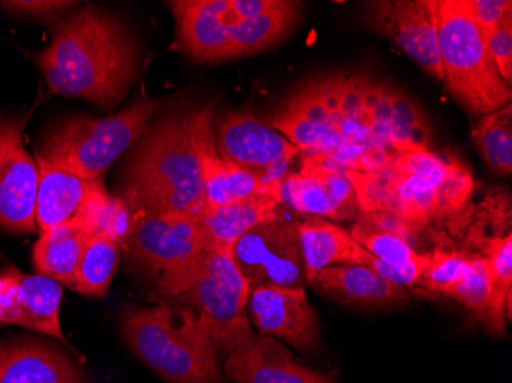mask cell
<instances>
[{
    "label": "cell",
    "instance_id": "obj_1",
    "mask_svg": "<svg viewBox=\"0 0 512 383\" xmlns=\"http://www.w3.org/2000/svg\"><path fill=\"white\" fill-rule=\"evenodd\" d=\"M37 63L53 94L109 108L131 88L140 53L137 40L117 17L88 5L57 25Z\"/></svg>",
    "mask_w": 512,
    "mask_h": 383
},
{
    "label": "cell",
    "instance_id": "obj_2",
    "mask_svg": "<svg viewBox=\"0 0 512 383\" xmlns=\"http://www.w3.org/2000/svg\"><path fill=\"white\" fill-rule=\"evenodd\" d=\"M122 192L131 213L203 217L206 201L192 112L168 115L145 129L123 174Z\"/></svg>",
    "mask_w": 512,
    "mask_h": 383
},
{
    "label": "cell",
    "instance_id": "obj_3",
    "mask_svg": "<svg viewBox=\"0 0 512 383\" xmlns=\"http://www.w3.org/2000/svg\"><path fill=\"white\" fill-rule=\"evenodd\" d=\"M125 341L146 365L171 383H217V345L200 316L186 305L129 307Z\"/></svg>",
    "mask_w": 512,
    "mask_h": 383
},
{
    "label": "cell",
    "instance_id": "obj_4",
    "mask_svg": "<svg viewBox=\"0 0 512 383\" xmlns=\"http://www.w3.org/2000/svg\"><path fill=\"white\" fill-rule=\"evenodd\" d=\"M439 54L444 83L477 117L511 105V85L500 76L467 0H437Z\"/></svg>",
    "mask_w": 512,
    "mask_h": 383
},
{
    "label": "cell",
    "instance_id": "obj_5",
    "mask_svg": "<svg viewBox=\"0 0 512 383\" xmlns=\"http://www.w3.org/2000/svg\"><path fill=\"white\" fill-rule=\"evenodd\" d=\"M160 106V100H140L109 117L69 118L51 129L37 154L83 180H103L111 164L142 137Z\"/></svg>",
    "mask_w": 512,
    "mask_h": 383
},
{
    "label": "cell",
    "instance_id": "obj_6",
    "mask_svg": "<svg viewBox=\"0 0 512 383\" xmlns=\"http://www.w3.org/2000/svg\"><path fill=\"white\" fill-rule=\"evenodd\" d=\"M250 292L232 249L218 247L206 250L188 284L169 301L192 308L217 348L229 354L256 336L247 315Z\"/></svg>",
    "mask_w": 512,
    "mask_h": 383
},
{
    "label": "cell",
    "instance_id": "obj_7",
    "mask_svg": "<svg viewBox=\"0 0 512 383\" xmlns=\"http://www.w3.org/2000/svg\"><path fill=\"white\" fill-rule=\"evenodd\" d=\"M123 250L135 267L155 279L160 295L172 299L188 284L206 253L201 218L132 213Z\"/></svg>",
    "mask_w": 512,
    "mask_h": 383
},
{
    "label": "cell",
    "instance_id": "obj_8",
    "mask_svg": "<svg viewBox=\"0 0 512 383\" xmlns=\"http://www.w3.org/2000/svg\"><path fill=\"white\" fill-rule=\"evenodd\" d=\"M264 123L286 137L304 157L327 158L347 171L368 172L361 155L333 128L315 80L295 89Z\"/></svg>",
    "mask_w": 512,
    "mask_h": 383
},
{
    "label": "cell",
    "instance_id": "obj_9",
    "mask_svg": "<svg viewBox=\"0 0 512 383\" xmlns=\"http://www.w3.org/2000/svg\"><path fill=\"white\" fill-rule=\"evenodd\" d=\"M232 258L250 290L258 287L304 289L306 272L299 246L298 224L283 218L261 224L241 236Z\"/></svg>",
    "mask_w": 512,
    "mask_h": 383
},
{
    "label": "cell",
    "instance_id": "obj_10",
    "mask_svg": "<svg viewBox=\"0 0 512 383\" xmlns=\"http://www.w3.org/2000/svg\"><path fill=\"white\" fill-rule=\"evenodd\" d=\"M214 120L215 140L224 160L267 184L283 181L290 161L299 154L286 137L256 118L250 108L226 112Z\"/></svg>",
    "mask_w": 512,
    "mask_h": 383
},
{
    "label": "cell",
    "instance_id": "obj_11",
    "mask_svg": "<svg viewBox=\"0 0 512 383\" xmlns=\"http://www.w3.org/2000/svg\"><path fill=\"white\" fill-rule=\"evenodd\" d=\"M365 20L407 54L428 76L444 82L439 54L437 0H381L367 5Z\"/></svg>",
    "mask_w": 512,
    "mask_h": 383
},
{
    "label": "cell",
    "instance_id": "obj_12",
    "mask_svg": "<svg viewBox=\"0 0 512 383\" xmlns=\"http://www.w3.org/2000/svg\"><path fill=\"white\" fill-rule=\"evenodd\" d=\"M27 117L0 118V227L14 233L37 232L39 169L23 145Z\"/></svg>",
    "mask_w": 512,
    "mask_h": 383
},
{
    "label": "cell",
    "instance_id": "obj_13",
    "mask_svg": "<svg viewBox=\"0 0 512 383\" xmlns=\"http://www.w3.org/2000/svg\"><path fill=\"white\" fill-rule=\"evenodd\" d=\"M279 201L301 215L333 221L353 220L359 213L345 169L322 157H304L301 169L283 178Z\"/></svg>",
    "mask_w": 512,
    "mask_h": 383
},
{
    "label": "cell",
    "instance_id": "obj_14",
    "mask_svg": "<svg viewBox=\"0 0 512 383\" xmlns=\"http://www.w3.org/2000/svg\"><path fill=\"white\" fill-rule=\"evenodd\" d=\"M215 105L192 112V138L200 161L206 209L270 194L279 198L278 184H267L263 178L221 157L215 140Z\"/></svg>",
    "mask_w": 512,
    "mask_h": 383
},
{
    "label": "cell",
    "instance_id": "obj_15",
    "mask_svg": "<svg viewBox=\"0 0 512 383\" xmlns=\"http://www.w3.org/2000/svg\"><path fill=\"white\" fill-rule=\"evenodd\" d=\"M249 315L263 336L279 338L302 351L315 350L319 324L306 290L258 287L250 292Z\"/></svg>",
    "mask_w": 512,
    "mask_h": 383
},
{
    "label": "cell",
    "instance_id": "obj_16",
    "mask_svg": "<svg viewBox=\"0 0 512 383\" xmlns=\"http://www.w3.org/2000/svg\"><path fill=\"white\" fill-rule=\"evenodd\" d=\"M169 7L184 53L197 62L229 60L232 34L240 20L230 0H177Z\"/></svg>",
    "mask_w": 512,
    "mask_h": 383
},
{
    "label": "cell",
    "instance_id": "obj_17",
    "mask_svg": "<svg viewBox=\"0 0 512 383\" xmlns=\"http://www.w3.org/2000/svg\"><path fill=\"white\" fill-rule=\"evenodd\" d=\"M224 373L237 383H335V373L298 364L283 344L263 334L230 351Z\"/></svg>",
    "mask_w": 512,
    "mask_h": 383
},
{
    "label": "cell",
    "instance_id": "obj_18",
    "mask_svg": "<svg viewBox=\"0 0 512 383\" xmlns=\"http://www.w3.org/2000/svg\"><path fill=\"white\" fill-rule=\"evenodd\" d=\"M36 163L39 169L36 223L37 232L43 233L73 221L82 212L86 200L100 180H83L40 154H36Z\"/></svg>",
    "mask_w": 512,
    "mask_h": 383
},
{
    "label": "cell",
    "instance_id": "obj_19",
    "mask_svg": "<svg viewBox=\"0 0 512 383\" xmlns=\"http://www.w3.org/2000/svg\"><path fill=\"white\" fill-rule=\"evenodd\" d=\"M0 383H85L62 350L42 342L0 345Z\"/></svg>",
    "mask_w": 512,
    "mask_h": 383
},
{
    "label": "cell",
    "instance_id": "obj_20",
    "mask_svg": "<svg viewBox=\"0 0 512 383\" xmlns=\"http://www.w3.org/2000/svg\"><path fill=\"white\" fill-rule=\"evenodd\" d=\"M298 236L307 284H312L324 269L347 264L365 266L370 258V253L356 243L350 232L329 221L312 218L299 223Z\"/></svg>",
    "mask_w": 512,
    "mask_h": 383
},
{
    "label": "cell",
    "instance_id": "obj_21",
    "mask_svg": "<svg viewBox=\"0 0 512 383\" xmlns=\"http://www.w3.org/2000/svg\"><path fill=\"white\" fill-rule=\"evenodd\" d=\"M310 285L324 295L348 305L375 307L407 301L404 289L391 284L375 270L356 264L324 269Z\"/></svg>",
    "mask_w": 512,
    "mask_h": 383
},
{
    "label": "cell",
    "instance_id": "obj_22",
    "mask_svg": "<svg viewBox=\"0 0 512 383\" xmlns=\"http://www.w3.org/2000/svg\"><path fill=\"white\" fill-rule=\"evenodd\" d=\"M279 204L281 201L276 195L264 194L206 209L201 217L204 244L207 249H232L250 230L278 220Z\"/></svg>",
    "mask_w": 512,
    "mask_h": 383
},
{
    "label": "cell",
    "instance_id": "obj_23",
    "mask_svg": "<svg viewBox=\"0 0 512 383\" xmlns=\"http://www.w3.org/2000/svg\"><path fill=\"white\" fill-rule=\"evenodd\" d=\"M91 238L77 220L40 233L33 252V266L37 275L73 289L80 256Z\"/></svg>",
    "mask_w": 512,
    "mask_h": 383
},
{
    "label": "cell",
    "instance_id": "obj_24",
    "mask_svg": "<svg viewBox=\"0 0 512 383\" xmlns=\"http://www.w3.org/2000/svg\"><path fill=\"white\" fill-rule=\"evenodd\" d=\"M62 284L42 275L20 273L16 325L66 342L60 324Z\"/></svg>",
    "mask_w": 512,
    "mask_h": 383
},
{
    "label": "cell",
    "instance_id": "obj_25",
    "mask_svg": "<svg viewBox=\"0 0 512 383\" xmlns=\"http://www.w3.org/2000/svg\"><path fill=\"white\" fill-rule=\"evenodd\" d=\"M301 4L289 2L281 10L252 19H240L235 25L229 59L250 56L266 50L283 39L298 22Z\"/></svg>",
    "mask_w": 512,
    "mask_h": 383
},
{
    "label": "cell",
    "instance_id": "obj_26",
    "mask_svg": "<svg viewBox=\"0 0 512 383\" xmlns=\"http://www.w3.org/2000/svg\"><path fill=\"white\" fill-rule=\"evenodd\" d=\"M388 140L396 155L430 151V125L421 106L393 86L388 89Z\"/></svg>",
    "mask_w": 512,
    "mask_h": 383
},
{
    "label": "cell",
    "instance_id": "obj_27",
    "mask_svg": "<svg viewBox=\"0 0 512 383\" xmlns=\"http://www.w3.org/2000/svg\"><path fill=\"white\" fill-rule=\"evenodd\" d=\"M493 282V313L490 333H505L506 318L512 310V235L493 236L480 243Z\"/></svg>",
    "mask_w": 512,
    "mask_h": 383
},
{
    "label": "cell",
    "instance_id": "obj_28",
    "mask_svg": "<svg viewBox=\"0 0 512 383\" xmlns=\"http://www.w3.org/2000/svg\"><path fill=\"white\" fill-rule=\"evenodd\" d=\"M120 249L108 236H92L80 256L73 290L88 298H105L119 264Z\"/></svg>",
    "mask_w": 512,
    "mask_h": 383
},
{
    "label": "cell",
    "instance_id": "obj_29",
    "mask_svg": "<svg viewBox=\"0 0 512 383\" xmlns=\"http://www.w3.org/2000/svg\"><path fill=\"white\" fill-rule=\"evenodd\" d=\"M473 140L480 155L497 174L509 177L512 172L511 105L479 118Z\"/></svg>",
    "mask_w": 512,
    "mask_h": 383
},
{
    "label": "cell",
    "instance_id": "obj_30",
    "mask_svg": "<svg viewBox=\"0 0 512 383\" xmlns=\"http://www.w3.org/2000/svg\"><path fill=\"white\" fill-rule=\"evenodd\" d=\"M350 235L368 253L388 266L419 273L424 272L425 266H427L428 253H417L411 247L410 241L401 236L373 229L361 221H356Z\"/></svg>",
    "mask_w": 512,
    "mask_h": 383
},
{
    "label": "cell",
    "instance_id": "obj_31",
    "mask_svg": "<svg viewBox=\"0 0 512 383\" xmlns=\"http://www.w3.org/2000/svg\"><path fill=\"white\" fill-rule=\"evenodd\" d=\"M476 261L477 253L434 249L428 253L427 266L417 285L431 295L445 296L451 287L471 275Z\"/></svg>",
    "mask_w": 512,
    "mask_h": 383
},
{
    "label": "cell",
    "instance_id": "obj_32",
    "mask_svg": "<svg viewBox=\"0 0 512 383\" xmlns=\"http://www.w3.org/2000/svg\"><path fill=\"white\" fill-rule=\"evenodd\" d=\"M462 307L467 308L479 321L483 322L486 330L491 328V313H493V282L486 266L485 258L477 253L476 266L471 275L454 285L445 293Z\"/></svg>",
    "mask_w": 512,
    "mask_h": 383
},
{
    "label": "cell",
    "instance_id": "obj_33",
    "mask_svg": "<svg viewBox=\"0 0 512 383\" xmlns=\"http://www.w3.org/2000/svg\"><path fill=\"white\" fill-rule=\"evenodd\" d=\"M474 180L470 169L451 160L448 171L437 186V218L454 217L467 207L473 195Z\"/></svg>",
    "mask_w": 512,
    "mask_h": 383
},
{
    "label": "cell",
    "instance_id": "obj_34",
    "mask_svg": "<svg viewBox=\"0 0 512 383\" xmlns=\"http://www.w3.org/2000/svg\"><path fill=\"white\" fill-rule=\"evenodd\" d=\"M450 163L451 160L434 152H407V154L396 155L388 167L396 174L437 177L448 171Z\"/></svg>",
    "mask_w": 512,
    "mask_h": 383
},
{
    "label": "cell",
    "instance_id": "obj_35",
    "mask_svg": "<svg viewBox=\"0 0 512 383\" xmlns=\"http://www.w3.org/2000/svg\"><path fill=\"white\" fill-rule=\"evenodd\" d=\"M500 76L511 85L512 80V13L500 23L497 30L485 40Z\"/></svg>",
    "mask_w": 512,
    "mask_h": 383
},
{
    "label": "cell",
    "instance_id": "obj_36",
    "mask_svg": "<svg viewBox=\"0 0 512 383\" xmlns=\"http://www.w3.org/2000/svg\"><path fill=\"white\" fill-rule=\"evenodd\" d=\"M467 7L485 40L512 13L511 0H467Z\"/></svg>",
    "mask_w": 512,
    "mask_h": 383
},
{
    "label": "cell",
    "instance_id": "obj_37",
    "mask_svg": "<svg viewBox=\"0 0 512 383\" xmlns=\"http://www.w3.org/2000/svg\"><path fill=\"white\" fill-rule=\"evenodd\" d=\"M2 8L16 16L33 17V19L50 20L62 16L66 11L76 7L74 2H60V0H14L2 2Z\"/></svg>",
    "mask_w": 512,
    "mask_h": 383
},
{
    "label": "cell",
    "instance_id": "obj_38",
    "mask_svg": "<svg viewBox=\"0 0 512 383\" xmlns=\"http://www.w3.org/2000/svg\"><path fill=\"white\" fill-rule=\"evenodd\" d=\"M19 270L10 267L0 273V324L16 325L19 311Z\"/></svg>",
    "mask_w": 512,
    "mask_h": 383
},
{
    "label": "cell",
    "instance_id": "obj_39",
    "mask_svg": "<svg viewBox=\"0 0 512 383\" xmlns=\"http://www.w3.org/2000/svg\"><path fill=\"white\" fill-rule=\"evenodd\" d=\"M356 221H361V223L367 224L373 229L401 236L407 241H410L414 235L419 233L413 224L408 223L407 220L393 212L358 213Z\"/></svg>",
    "mask_w": 512,
    "mask_h": 383
},
{
    "label": "cell",
    "instance_id": "obj_40",
    "mask_svg": "<svg viewBox=\"0 0 512 383\" xmlns=\"http://www.w3.org/2000/svg\"><path fill=\"white\" fill-rule=\"evenodd\" d=\"M232 10L238 19H252L281 10L287 0H230Z\"/></svg>",
    "mask_w": 512,
    "mask_h": 383
}]
</instances>
